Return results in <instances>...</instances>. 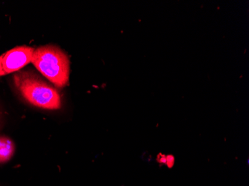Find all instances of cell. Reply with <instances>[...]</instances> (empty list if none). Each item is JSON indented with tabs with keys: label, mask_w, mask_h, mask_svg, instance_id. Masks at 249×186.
I'll use <instances>...</instances> for the list:
<instances>
[{
	"label": "cell",
	"mask_w": 249,
	"mask_h": 186,
	"mask_svg": "<svg viewBox=\"0 0 249 186\" xmlns=\"http://www.w3.org/2000/svg\"><path fill=\"white\" fill-rule=\"evenodd\" d=\"M14 84L21 96L32 105L47 110L61 107V96L58 90L32 71L15 74Z\"/></svg>",
	"instance_id": "cell-1"
},
{
	"label": "cell",
	"mask_w": 249,
	"mask_h": 186,
	"mask_svg": "<svg viewBox=\"0 0 249 186\" xmlns=\"http://www.w3.org/2000/svg\"><path fill=\"white\" fill-rule=\"evenodd\" d=\"M32 63L54 86L64 87L68 83L69 58L58 46L47 45L36 49L32 55Z\"/></svg>",
	"instance_id": "cell-2"
},
{
	"label": "cell",
	"mask_w": 249,
	"mask_h": 186,
	"mask_svg": "<svg viewBox=\"0 0 249 186\" xmlns=\"http://www.w3.org/2000/svg\"><path fill=\"white\" fill-rule=\"evenodd\" d=\"M34 51L29 46H18L0 56V76L18 72L32 62Z\"/></svg>",
	"instance_id": "cell-3"
},
{
	"label": "cell",
	"mask_w": 249,
	"mask_h": 186,
	"mask_svg": "<svg viewBox=\"0 0 249 186\" xmlns=\"http://www.w3.org/2000/svg\"><path fill=\"white\" fill-rule=\"evenodd\" d=\"M15 151V143L11 138L7 136H0V163H4L11 159Z\"/></svg>",
	"instance_id": "cell-4"
},
{
	"label": "cell",
	"mask_w": 249,
	"mask_h": 186,
	"mask_svg": "<svg viewBox=\"0 0 249 186\" xmlns=\"http://www.w3.org/2000/svg\"><path fill=\"white\" fill-rule=\"evenodd\" d=\"M0 117H1V114H0Z\"/></svg>",
	"instance_id": "cell-5"
}]
</instances>
